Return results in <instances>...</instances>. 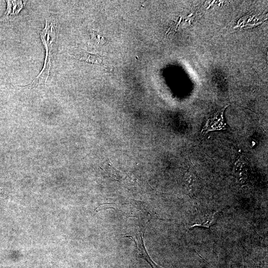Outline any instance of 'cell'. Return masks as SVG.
Segmentation results:
<instances>
[{
	"label": "cell",
	"instance_id": "1",
	"mask_svg": "<svg viewBox=\"0 0 268 268\" xmlns=\"http://www.w3.org/2000/svg\"><path fill=\"white\" fill-rule=\"evenodd\" d=\"M58 25L52 19H47L45 28L40 35L46 49V57L43 67L39 74L31 82L20 86L34 87L44 84L48 78L51 66V60L56 46L58 36Z\"/></svg>",
	"mask_w": 268,
	"mask_h": 268
},
{
	"label": "cell",
	"instance_id": "2",
	"mask_svg": "<svg viewBox=\"0 0 268 268\" xmlns=\"http://www.w3.org/2000/svg\"><path fill=\"white\" fill-rule=\"evenodd\" d=\"M228 106H224L213 113L207 119L201 130L202 134H206L212 131L226 129V124L224 121L223 115L224 111Z\"/></svg>",
	"mask_w": 268,
	"mask_h": 268
},
{
	"label": "cell",
	"instance_id": "3",
	"mask_svg": "<svg viewBox=\"0 0 268 268\" xmlns=\"http://www.w3.org/2000/svg\"><path fill=\"white\" fill-rule=\"evenodd\" d=\"M126 237L132 239L134 242L139 254L150 265L152 268H163L153 262L148 254L143 241V233L141 231H138L134 235L127 236Z\"/></svg>",
	"mask_w": 268,
	"mask_h": 268
},
{
	"label": "cell",
	"instance_id": "4",
	"mask_svg": "<svg viewBox=\"0 0 268 268\" xmlns=\"http://www.w3.org/2000/svg\"><path fill=\"white\" fill-rule=\"evenodd\" d=\"M7 8L0 19V22L9 21L13 19L25 4L23 0H7Z\"/></svg>",
	"mask_w": 268,
	"mask_h": 268
},
{
	"label": "cell",
	"instance_id": "5",
	"mask_svg": "<svg viewBox=\"0 0 268 268\" xmlns=\"http://www.w3.org/2000/svg\"><path fill=\"white\" fill-rule=\"evenodd\" d=\"M76 58L80 61L99 65L106 68L108 67V63L106 60L99 55L81 51L76 55Z\"/></svg>",
	"mask_w": 268,
	"mask_h": 268
},
{
	"label": "cell",
	"instance_id": "6",
	"mask_svg": "<svg viewBox=\"0 0 268 268\" xmlns=\"http://www.w3.org/2000/svg\"><path fill=\"white\" fill-rule=\"evenodd\" d=\"M116 207H117L116 205L113 203H105V204L100 205L99 207H98L97 208H96V210L97 211H99L100 210L106 209H108L110 208H116Z\"/></svg>",
	"mask_w": 268,
	"mask_h": 268
}]
</instances>
